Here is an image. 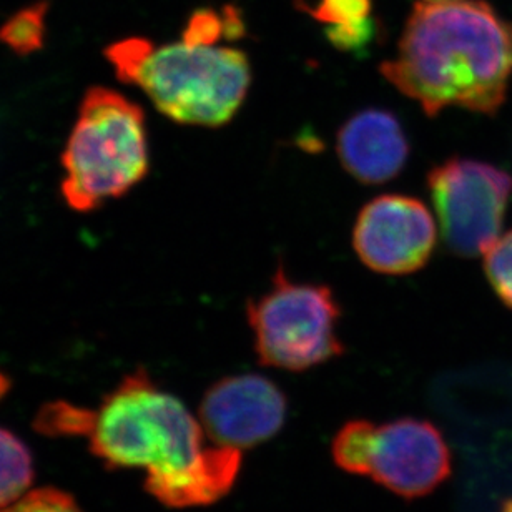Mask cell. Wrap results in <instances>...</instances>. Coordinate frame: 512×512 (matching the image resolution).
<instances>
[{
	"label": "cell",
	"mask_w": 512,
	"mask_h": 512,
	"mask_svg": "<svg viewBox=\"0 0 512 512\" xmlns=\"http://www.w3.org/2000/svg\"><path fill=\"white\" fill-rule=\"evenodd\" d=\"M380 72L428 117L448 107L494 115L512 77V24L486 2H418Z\"/></svg>",
	"instance_id": "6da1fadb"
},
{
	"label": "cell",
	"mask_w": 512,
	"mask_h": 512,
	"mask_svg": "<svg viewBox=\"0 0 512 512\" xmlns=\"http://www.w3.org/2000/svg\"><path fill=\"white\" fill-rule=\"evenodd\" d=\"M203 434L187 406L138 368L95 411L90 451L105 468H142L147 478H160L197 461L205 449Z\"/></svg>",
	"instance_id": "7a4b0ae2"
},
{
	"label": "cell",
	"mask_w": 512,
	"mask_h": 512,
	"mask_svg": "<svg viewBox=\"0 0 512 512\" xmlns=\"http://www.w3.org/2000/svg\"><path fill=\"white\" fill-rule=\"evenodd\" d=\"M62 167L60 193L75 212H94L127 195L150 168L142 107L114 89H87L62 153Z\"/></svg>",
	"instance_id": "3957f363"
},
{
	"label": "cell",
	"mask_w": 512,
	"mask_h": 512,
	"mask_svg": "<svg viewBox=\"0 0 512 512\" xmlns=\"http://www.w3.org/2000/svg\"><path fill=\"white\" fill-rule=\"evenodd\" d=\"M252 84L247 54L235 47L175 42L148 50L128 85L182 125L222 127L237 115Z\"/></svg>",
	"instance_id": "277c9868"
},
{
	"label": "cell",
	"mask_w": 512,
	"mask_h": 512,
	"mask_svg": "<svg viewBox=\"0 0 512 512\" xmlns=\"http://www.w3.org/2000/svg\"><path fill=\"white\" fill-rule=\"evenodd\" d=\"M247 316L261 365L276 370H310L340 358L341 308L326 285L296 283L283 268L270 290L247 303Z\"/></svg>",
	"instance_id": "5b68a950"
},
{
	"label": "cell",
	"mask_w": 512,
	"mask_h": 512,
	"mask_svg": "<svg viewBox=\"0 0 512 512\" xmlns=\"http://www.w3.org/2000/svg\"><path fill=\"white\" fill-rule=\"evenodd\" d=\"M428 188L441 235L453 255H483L501 235L512 193L508 172L491 163L453 157L428 173Z\"/></svg>",
	"instance_id": "8992f818"
},
{
	"label": "cell",
	"mask_w": 512,
	"mask_h": 512,
	"mask_svg": "<svg viewBox=\"0 0 512 512\" xmlns=\"http://www.w3.org/2000/svg\"><path fill=\"white\" fill-rule=\"evenodd\" d=\"M438 227L429 208L408 195L388 193L361 208L353 248L363 265L381 275H409L433 256Z\"/></svg>",
	"instance_id": "52a82bcc"
},
{
	"label": "cell",
	"mask_w": 512,
	"mask_h": 512,
	"mask_svg": "<svg viewBox=\"0 0 512 512\" xmlns=\"http://www.w3.org/2000/svg\"><path fill=\"white\" fill-rule=\"evenodd\" d=\"M451 474V453L433 423L399 418L376 426L368 476L404 499L433 493Z\"/></svg>",
	"instance_id": "ba28073f"
},
{
	"label": "cell",
	"mask_w": 512,
	"mask_h": 512,
	"mask_svg": "<svg viewBox=\"0 0 512 512\" xmlns=\"http://www.w3.org/2000/svg\"><path fill=\"white\" fill-rule=\"evenodd\" d=\"M288 401L278 384L265 376H227L203 394L200 423L218 446L253 448L280 433Z\"/></svg>",
	"instance_id": "9c48e42d"
},
{
	"label": "cell",
	"mask_w": 512,
	"mask_h": 512,
	"mask_svg": "<svg viewBox=\"0 0 512 512\" xmlns=\"http://www.w3.org/2000/svg\"><path fill=\"white\" fill-rule=\"evenodd\" d=\"M336 153L351 177L381 185L406 167L409 142L399 120L383 109L361 110L346 120L336 137Z\"/></svg>",
	"instance_id": "30bf717a"
},
{
	"label": "cell",
	"mask_w": 512,
	"mask_h": 512,
	"mask_svg": "<svg viewBox=\"0 0 512 512\" xmlns=\"http://www.w3.org/2000/svg\"><path fill=\"white\" fill-rule=\"evenodd\" d=\"M242 449L205 448L180 473L145 479V489L158 503L173 509L210 506L230 494L242 471Z\"/></svg>",
	"instance_id": "8fae6325"
},
{
	"label": "cell",
	"mask_w": 512,
	"mask_h": 512,
	"mask_svg": "<svg viewBox=\"0 0 512 512\" xmlns=\"http://www.w3.org/2000/svg\"><path fill=\"white\" fill-rule=\"evenodd\" d=\"M34 456L9 429L0 428V509L15 503L34 483Z\"/></svg>",
	"instance_id": "7c38bea8"
},
{
	"label": "cell",
	"mask_w": 512,
	"mask_h": 512,
	"mask_svg": "<svg viewBox=\"0 0 512 512\" xmlns=\"http://www.w3.org/2000/svg\"><path fill=\"white\" fill-rule=\"evenodd\" d=\"M376 424L368 419H353L336 433L331 454L338 468L356 476H368L370 453Z\"/></svg>",
	"instance_id": "4fadbf2b"
},
{
	"label": "cell",
	"mask_w": 512,
	"mask_h": 512,
	"mask_svg": "<svg viewBox=\"0 0 512 512\" xmlns=\"http://www.w3.org/2000/svg\"><path fill=\"white\" fill-rule=\"evenodd\" d=\"M47 2H37L12 15L0 27V42L17 55L34 54L44 47Z\"/></svg>",
	"instance_id": "5bb4252c"
},
{
	"label": "cell",
	"mask_w": 512,
	"mask_h": 512,
	"mask_svg": "<svg viewBox=\"0 0 512 512\" xmlns=\"http://www.w3.org/2000/svg\"><path fill=\"white\" fill-rule=\"evenodd\" d=\"M301 12L328 27H346L371 19V0H296Z\"/></svg>",
	"instance_id": "9a60e30c"
},
{
	"label": "cell",
	"mask_w": 512,
	"mask_h": 512,
	"mask_svg": "<svg viewBox=\"0 0 512 512\" xmlns=\"http://www.w3.org/2000/svg\"><path fill=\"white\" fill-rule=\"evenodd\" d=\"M484 256V271L499 300L512 308V230L501 233Z\"/></svg>",
	"instance_id": "2e32d148"
},
{
	"label": "cell",
	"mask_w": 512,
	"mask_h": 512,
	"mask_svg": "<svg viewBox=\"0 0 512 512\" xmlns=\"http://www.w3.org/2000/svg\"><path fill=\"white\" fill-rule=\"evenodd\" d=\"M94 413L72 404L54 403L44 406L35 426L44 434H89Z\"/></svg>",
	"instance_id": "e0dca14e"
},
{
	"label": "cell",
	"mask_w": 512,
	"mask_h": 512,
	"mask_svg": "<svg viewBox=\"0 0 512 512\" xmlns=\"http://www.w3.org/2000/svg\"><path fill=\"white\" fill-rule=\"evenodd\" d=\"M0 512H84L74 496L59 488H39L25 493Z\"/></svg>",
	"instance_id": "ac0fdd59"
},
{
	"label": "cell",
	"mask_w": 512,
	"mask_h": 512,
	"mask_svg": "<svg viewBox=\"0 0 512 512\" xmlns=\"http://www.w3.org/2000/svg\"><path fill=\"white\" fill-rule=\"evenodd\" d=\"M378 34L376 20L368 19L346 27H326V39L343 52H360L370 45Z\"/></svg>",
	"instance_id": "d6986e66"
},
{
	"label": "cell",
	"mask_w": 512,
	"mask_h": 512,
	"mask_svg": "<svg viewBox=\"0 0 512 512\" xmlns=\"http://www.w3.org/2000/svg\"><path fill=\"white\" fill-rule=\"evenodd\" d=\"M9 386H10L9 378H7V376L2 375V373H0V399L4 398L5 393H7V391H9Z\"/></svg>",
	"instance_id": "ffe728a7"
},
{
	"label": "cell",
	"mask_w": 512,
	"mask_h": 512,
	"mask_svg": "<svg viewBox=\"0 0 512 512\" xmlns=\"http://www.w3.org/2000/svg\"><path fill=\"white\" fill-rule=\"evenodd\" d=\"M421 2H454V0H421Z\"/></svg>",
	"instance_id": "44dd1931"
}]
</instances>
